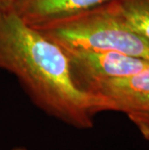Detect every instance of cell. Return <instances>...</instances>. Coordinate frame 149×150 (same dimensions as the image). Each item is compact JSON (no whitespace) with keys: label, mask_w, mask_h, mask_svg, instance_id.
<instances>
[{"label":"cell","mask_w":149,"mask_h":150,"mask_svg":"<svg viewBox=\"0 0 149 150\" xmlns=\"http://www.w3.org/2000/svg\"><path fill=\"white\" fill-rule=\"evenodd\" d=\"M64 50L76 83L86 93L100 82L134 75L149 64V59L118 52Z\"/></svg>","instance_id":"obj_3"},{"label":"cell","mask_w":149,"mask_h":150,"mask_svg":"<svg viewBox=\"0 0 149 150\" xmlns=\"http://www.w3.org/2000/svg\"><path fill=\"white\" fill-rule=\"evenodd\" d=\"M128 24L149 45V0H112Z\"/></svg>","instance_id":"obj_6"},{"label":"cell","mask_w":149,"mask_h":150,"mask_svg":"<svg viewBox=\"0 0 149 150\" xmlns=\"http://www.w3.org/2000/svg\"><path fill=\"white\" fill-rule=\"evenodd\" d=\"M127 115L141 135L149 142V112H133Z\"/></svg>","instance_id":"obj_7"},{"label":"cell","mask_w":149,"mask_h":150,"mask_svg":"<svg viewBox=\"0 0 149 150\" xmlns=\"http://www.w3.org/2000/svg\"><path fill=\"white\" fill-rule=\"evenodd\" d=\"M88 94L102 101L105 111L149 112V64L134 75L100 82Z\"/></svg>","instance_id":"obj_4"},{"label":"cell","mask_w":149,"mask_h":150,"mask_svg":"<svg viewBox=\"0 0 149 150\" xmlns=\"http://www.w3.org/2000/svg\"><path fill=\"white\" fill-rule=\"evenodd\" d=\"M12 150H27V149L23 147V146H16V147H14Z\"/></svg>","instance_id":"obj_9"},{"label":"cell","mask_w":149,"mask_h":150,"mask_svg":"<svg viewBox=\"0 0 149 150\" xmlns=\"http://www.w3.org/2000/svg\"><path fill=\"white\" fill-rule=\"evenodd\" d=\"M112 0H14L11 10L33 27H40L103 5Z\"/></svg>","instance_id":"obj_5"},{"label":"cell","mask_w":149,"mask_h":150,"mask_svg":"<svg viewBox=\"0 0 149 150\" xmlns=\"http://www.w3.org/2000/svg\"><path fill=\"white\" fill-rule=\"evenodd\" d=\"M14 0H0V8L1 9H11Z\"/></svg>","instance_id":"obj_8"},{"label":"cell","mask_w":149,"mask_h":150,"mask_svg":"<svg viewBox=\"0 0 149 150\" xmlns=\"http://www.w3.org/2000/svg\"><path fill=\"white\" fill-rule=\"evenodd\" d=\"M35 28L64 49L109 50L149 59V45L128 24L112 0Z\"/></svg>","instance_id":"obj_2"},{"label":"cell","mask_w":149,"mask_h":150,"mask_svg":"<svg viewBox=\"0 0 149 150\" xmlns=\"http://www.w3.org/2000/svg\"><path fill=\"white\" fill-rule=\"evenodd\" d=\"M0 70L18 79L36 107L75 128H92L105 111L99 98L76 83L64 47L11 9L0 8Z\"/></svg>","instance_id":"obj_1"}]
</instances>
